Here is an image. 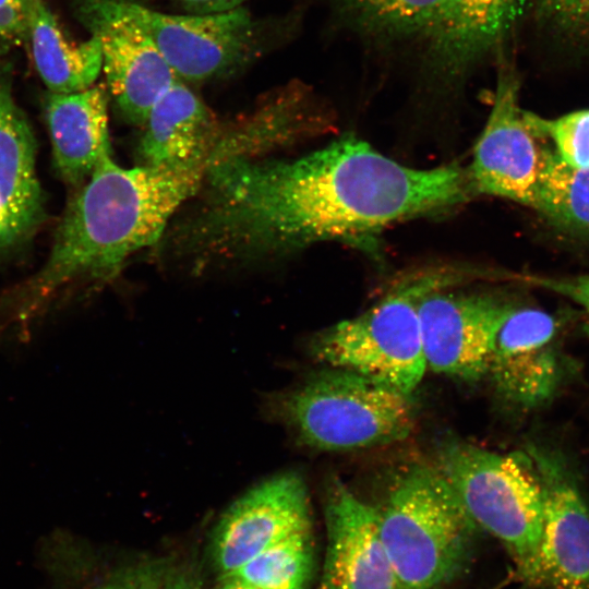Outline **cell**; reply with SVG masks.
Wrapping results in <instances>:
<instances>
[{"label":"cell","instance_id":"obj_12","mask_svg":"<svg viewBox=\"0 0 589 589\" xmlns=\"http://www.w3.org/2000/svg\"><path fill=\"white\" fill-rule=\"evenodd\" d=\"M543 494L538 585L545 589H589V506L558 453L528 447Z\"/></svg>","mask_w":589,"mask_h":589},{"label":"cell","instance_id":"obj_24","mask_svg":"<svg viewBox=\"0 0 589 589\" xmlns=\"http://www.w3.org/2000/svg\"><path fill=\"white\" fill-rule=\"evenodd\" d=\"M543 21L563 38L589 45V0H537Z\"/></svg>","mask_w":589,"mask_h":589},{"label":"cell","instance_id":"obj_5","mask_svg":"<svg viewBox=\"0 0 589 589\" xmlns=\"http://www.w3.org/2000/svg\"><path fill=\"white\" fill-rule=\"evenodd\" d=\"M435 465L477 527L497 539L517 574L537 586L543 494L527 453L500 454L450 438L438 447Z\"/></svg>","mask_w":589,"mask_h":589},{"label":"cell","instance_id":"obj_26","mask_svg":"<svg viewBox=\"0 0 589 589\" xmlns=\"http://www.w3.org/2000/svg\"><path fill=\"white\" fill-rule=\"evenodd\" d=\"M28 35L24 0H0V51L20 44Z\"/></svg>","mask_w":589,"mask_h":589},{"label":"cell","instance_id":"obj_6","mask_svg":"<svg viewBox=\"0 0 589 589\" xmlns=\"http://www.w3.org/2000/svg\"><path fill=\"white\" fill-rule=\"evenodd\" d=\"M460 279L452 271L401 279L363 313L318 333L311 341L312 356L328 368L349 370L410 395L426 371L419 303L426 293Z\"/></svg>","mask_w":589,"mask_h":589},{"label":"cell","instance_id":"obj_13","mask_svg":"<svg viewBox=\"0 0 589 589\" xmlns=\"http://www.w3.org/2000/svg\"><path fill=\"white\" fill-rule=\"evenodd\" d=\"M486 375L513 405L531 409L550 401L565 376L557 320L517 304L497 333Z\"/></svg>","mask_w":589,"mask_h":589},{"label":"cell","instance_id":"obj_7","mask_svg":"<svg viewBox=\"0 0 589 589\" xmlns=\"http://www.w3.org/2000/svg\"><path fill=\"white\" fill-rule=\"evenodd\" d=\"M426 293L418 313L426 369L465 382L486 375L497 333L516 303L491 292Z\"/></svg>","mask_w":589,"mask_h":589},{"label":"cell","instance_id":"obj_23","mask_svg":"<svg viewBox=\"0 0 589 589\" xmlns=\"http://www.w3.org/2000/svg\"><path fill=\"white\" fill-rule=\"evenodd\" d=\"M524 119L539 139H550L555 153L567 165L589 169V109L545 119L524 111Z\"/></svg>","mask_w":589,"mask_h":589},{"label":"cell","instance_id":"obj_16","mask_svg":"<svg viewBox=\"0 0 589 589\" xmlns=\"http://www.w3.org/2000/svg\"><path fill=\"white\" fill-rule=\"evenodd\" d=\"M35 139L8 80L0 76V255L31 237L44 218Z\"/></svg>","mask_w":589,"mask_h":589},{"label":"cell","instance_id":"obj_25","mask_svg":"<svg viewBox=\"0 0 589 589\" xmlns=\"http://www.w3.org/2000/svg\"><path fill=\"white\" fill-rule=\"evenodd\" d=\"M166 567L145 563L131 567L95 589H164Z\"/></svg>","mask_w":589,"mask_h":589},{"label":"cell","instance_id":"obj_18","mask_svg":"<svg viewBox=\"0 0 589 589\" xmlns=\"http://www.w3.org/2000/svg\"><path fill=\"white\" fill-rule=\"evenodd\" d=\"M46 121L57 173L71 187L88 179L103 155L110 152L107 96L92 86L84 91L51 93Z\"/></svg>","mask_w":589,"mask_h":589},{"label":"cell","instance_id":"obj_2","mask_svg":"<svg viewBox=\"0 0 589 589\" xmlns=\"http://www.w3.org/2000/svg\"><path fill=\"white\" fill-rule=\"evenodd\" d=\"M209 161L123 168L106 153L71 199L44 266L2 298L0 336L25 337L68 288L113 278L127 259L155 244L204 182Z\"/></svg>","mask_w":589,"mask_h":589},{"label":"cell","instance_id":"obj_28","mask_svg":"<svg viewBox=\"0 0 589 589\" xmlns=\"http://www.w3.org/2000/svg\"><path fill=\"white\" fill-rule=\"evenodd\" d=\"M189 14L207 15L228 12L242 7L245 0H179Z\"/></svg>","mask_w":589,"mask_h":589},{"label":"cell","instance_id":"obj_11","mask_svg":"<svg viewBox=\"0 0 589 589\" xmlns=\"http://www.w3.org/2000/svg\"><path fill=\"white\" fill-rule=\"evenodd\" d=\"M519 80L512 67L500 68L493 106L474 146L468 170L474 193L530 205L543 147L519 107Z\"/></svg>","mask_w":589,"mask_h":589},{"label":"cell","instance_id":"obj_14","mask_svg":"<svg viewBox=\"0 0 589 589\" xmlns=\"http://www.w3.org/2000/svg\"><path fill=\"white\" fill-rule=\"evenodd\" d=\"M325 496L323 589H404L381 538L377 508L338 477Z\"/></svg>","mask_w":589,"mask_h":589},{"label":"cell","instance_id":"obj_4","mask_svg":"<svg viewBox=\"0 0 589 589\" xmlns=\"http://www.w3.org/2000/svg\"><path fill=\"white\" fill-rule=\"evenodd\" d=\"M377 515L404 589H437L466 565L478 527L436 465L404 470Z\"/></svg>","mask_w":589,"mask_h":589},{"label":"cell","instance_id":"obj_3","mask_svg":"<svg viewBox=\"0 0 589 589\" xmlns=\"http://www.w3.org/2000/svg\"><path fill=\"white\" fill-rule=\"evenodd\" d=\"M266 409L302 444L325 452L401 442L416 423L409 394L337 368L324 369L286 392L273 394Z\"/></svg>","mask_w":589,"mask_h":589},{"label":"cell","instance_id":"obj_30","mask_svg":"<svg viewBox=\"0 0 589 589\" xmlns=\"http://www.w3.org/2000/svg\"><path fill=\"white\" fill-rule=\"evenodd\" d=\"M216 589H259L248 581L236 576H223L221 581Z\"/></svg>","mask_w":589,"mask_h":589},{"label":"cell","instance_id":"obj_1","mask_svg":"<svg viewBox=\"0 0 589 589\" xmlns=\"http://www.w3.org/2000/svg\"><path fill=\"white\" fill-rule=\"evenodd\" d=\"M209 196L185 227L205 256L245 259L322 241L370 249L387 227L467 201L474 192L457 166L417 169L350 134L292 160L215 159Z\"/></svg>","mask_w":589,"mask_h":589},{"label":"cell","instance_id":"obj_27","mask_svg":"<svg viewBox=\"0 0 589 589\" xmlns=\"http://www.w3.org/2000/svg\"><path fill=\"white\" fill-rule=\"evenodd\" d=\"M538 283L580 305L587 314L589 329V275L567 278H539Z\"/></svg>","mask_w":589,"mask_h":589},{"label":"cell","instance_id":"obj_22","mask_svg":"<svg viewBox=\"0 0 589 589\" xmlns=\"http://www.w3.org/2000/svg\"><path fill=\"white\" fill-rule=\"evenodd\" d=\"M313 564L312 530H306L268 546L228 575L239 577L259 589H305Z\"/></svg>","mask_w":589,"mask_h":589},{"label":"cell","instance_id":"obj_29","mask_svg":"<svg viewBox=\"0 0 589 589\" xmlns=\"http://www.w3.org/2000/svg\"><path fill=\"white\" fill-rule=\"evenodd\" d=\"M164 589H197L194 580L187 573H167Z\"/></svg>","mask_w":589,"mask_h":589},{"label":"cell","instance_id":"obj_10","mask_svg":"<svg viewBox=\"0 0 589 589\" xmlns=\"http://www.w3.org/2000/svg\"><path fill=\"white\" fill-rule=\"evenodd\" d=\"M306 530H312V521L305 482L297 472H284L249 490L221 515L211 539L212 560L225 576Z\"/></svg>","mask_w":589,"mask_h":589},{"label":"cell","instance_id":"obj_19","mask_svg":"<svg viewBox=\"0 0 589 589\" xmlns=\"http://www.w3.org/2000/svg\"><path fill=\"white\" fill-rule=\"evenodd\" d=\"M24 3L34 63L49 91L68 94L94 86L103 67L98 38L71 41L43 0Z\"/></svg>","mask_w":589,"mask_h":589},{"label":"cell","instance_id":"obj_21","mask_svg":"<svg viewBox=\"0 0 589 589\" xmlns=\"http://www.w3.org/2000/svg\"><path fill=\"white\" fill-rule=\"evenodd\" d=\"M529 207L556 228L589 233V169L572 167L555 151L543 147Z\"/></svg>","mask_w":589,"mask_h":589},{"label":"cell","instance_id":"obj_8","mask_svg":"<svg viewBox=\"0 0 589 589\" xmlns=\"http://www.w3.org/2000/svg\"><path fill=\"white\" fill-rule=\"evenodd\" d=\"M120 8L153 40L177 77L201 82L235 70L253 48L254 25L243 7L217 14H169L132 0Z\"/></svg>","mask_w":589,"mask_h":589},{"label":"cell","instance_id":"obj_15","mask_svg":"<svg viewBox=\"0 0 589 589\" xmlns=\"http://www.w3.org/2000/svg\"><path fill=\"white\" fill-rule=\"evenodd\" d=\"M529 0H442L426 41L425 72L453 89L497 52L522 17Z\"/></svg>","mask_w":589,"mask_h":589},{"label":"cell","instance_id":"obj_20","mask_svg":"<svg viewBox=\"0 0 589 589\" xmlns=\"http://www.w3.org/2000/svg\"><path fill=\"white\" fill-rule=\"evenodd\" d=\"M350 31L382 45L428 41L442 0H332Z\"/></svg>","mask_w":589,"mask_h":589},{"label":"cell","instance_id":"obj_17","mask_svg":"<svg viewBox=\"0 0 589 589\" xmlns=\"http://www.w3.org/2000/svg\"><path fill=\"white\" fill-rule=\"evenodd\" d=\"M139 152L142 165L176 167L212 161L217 124L203 100L176 80L152 107Z\"/></svg>","mask_w":589,"mask_h":589},{"label":"cell","instance_id":"obj_9","mask_svg":"<svg viewBox=\"0 0 589 589\" xmlns=\"http://www.w3.org/2000/svg\"><path fill=\"white\" fill-rule=\"evenodd\" d=\"M80 16L98 38L107 85L122 116L144 127L157 99L177 80L151 37L118 0H84Z\"/></svg>","mask_w":589,"mask_h":589}]
</instances>
